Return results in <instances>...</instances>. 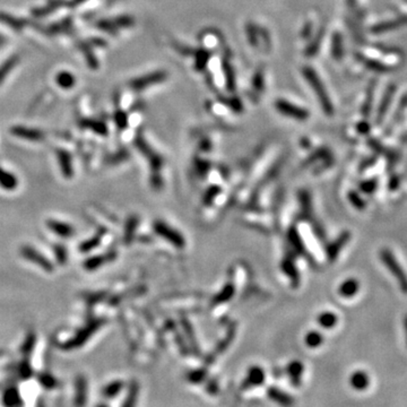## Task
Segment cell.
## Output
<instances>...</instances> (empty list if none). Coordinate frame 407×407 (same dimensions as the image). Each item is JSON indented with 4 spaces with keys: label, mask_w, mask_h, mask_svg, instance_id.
Returning a JSON list of instances; mask_svg holds the SVG:
<instances>
[{
    "label": "cell",
    "mask_w": 407,
    "mask_h": 407,
    "mask_svg": "<svg viewBox=\"0 0 407 407\" xmlns=\"http://www.w3.org/2000/svg\"><path fill=\"white\" fill-rule=\"evenodd\" d=\"M302 73H303V76H305V78L308 81V83L310 84V86L313 90V92H315V94L317 95L318 100H319L320 105L322 106L324 111L328 114L333 113V105H331L329 96H328V94H327L326 88L324 86V84H322L321 79L316 74L315 70L310 67H305L302 70Z\"/></svg>",
    "instance_id": "cell-1"
},
{
    "label": "cell",
    "mask_w": 407,
    "mask_h": 407,
    "mask_svg": "<svg viewBox=\"0 0 407 407\" xmlns=\"http://www.w3.org/2000/svg\"><path fill=\"white\" fill-rule=\"evenodd\" d=\"M379 257H380L382 264L386 266L387 269L389 270L391 275L396 278L397 283L399 285L400 291L404 294H407V274L395 258L392 251L387 249V248H383V249H381L380 252H379Z\"/></svg>",
    "instance_id": "cell-2"
},
{
    "label": "cell",
    "mask_w": 407,
    "mask_h": 407,
    "mask_svg": "<svg viewBox=\"0 0 407 407\" xmlns=\"http://www.w3.org/2000/svg\"><path fill=\"white\" fill-rule=\"evenodd\" d=\"M166 77L167 75L165 72H154L151 74L144 75V76L134 78L133 81L129 83V85L134 91H142L144 88L163 83L166 79Z\"/></svg>",
    "instance_id": "cell-3"
},
{
    "label": "cell",
    "mask_w": 407,
    "mask_h": 407,
    "mask_svg": "<svg viewBox=\"0 0 407 407\" xmlns=\"http://www.w3.org/2000/svg\"><path fill=\"white\" fill-rule=\"evenodd\" d=\"M276 110L280 113L289 117V118L296 119L299 121H305L309 118V112L307 110L303 109L301 106H298L296 104H293L291 102H287L283 99L277 100L275 103Z\"/></svg>",
    "instance_id": "cell-4"
},
{
    "label": "cell",
    "mask_w": 407,
    "mask_h": 407,
    "mask_svg": "<svg viewBox=\"0 0 407 407\" xmlns=\"http://www.w3.org/2000/svg\"><path fill=\"white\" fill-rule=\"evenodd\" d=\"M265 378H266V376H265V371L263 370V369L258 366L251 367L249 370H248L247 378L245 379V381H243V383H242L241 389L247 390L252 387L261 386L265 382Z\"/></svg>",
    "instance_id": "cell-5"
},
{
    "label": "cell",
    "mask_w": 407,
    "mask_h": 407,
    "mask_svg": "<svg viewBox=\"0 0 407 407\" xmlns=\"http://www.w3.org/2000/svg\"><path fill=\"white\" fill-rule=\"evenodd\" d=\"M45 34L55 35V34H72L74 32V22L72 17H66L65 20L59 21L57 23H52L48 26H44L42 30Z\"/></svg>",
    "instance_id": "cell-6"
},
{
    "label": "cell",
    "mask_w": 407,
    "mask_h": 407,
    "mask_svg": "<svg viewBox=\"0 0 407 407\" xmlns=\"http://www.w3.org/2000/svg\"><path fill=\"white\" fill-rule=\"evenodd\" d=\"M267 395L271 400L282 407H292L294 405L293 397L288 395L287 392L278 389L277 387H269L267 389Z\"/></svg>",
    "instance_id": "cell-7"
},
{
    "label": "cell",
    "mask_w": 407,
    "mask_h": 407,
    "mask_svg": "<svg viewBox=\"0 0 407 407\" xmlns=\"http://www.w3.org/2000/svg\"><path fill=\"white\" fill-rule=\"evenodd\" d=\"M350 385L357 391H364L370 386V378L369 374L363 370H358L351 374Z\"/></svg>",
    "instance_id": "cell-8"
},
{
    "label": "cell",
    "mask_w": 407,
    "mask_h": 407,
    "mask_svg": "<svg viewBox=\"0 0 407 407\" xmlns=\"http://www.w3.org/2000/svg\"><path fill=\"white\" fill-rule=\"evenodd\" d=\"M303 370H305V368H303V364L300 361H293L287 366L286 372L288 374L289 381L294 387H299L301 385Z\"/></svg>",
    "instance_id": "cell-9"
},
{
    "label": "cell",
    "mask_w": 407,
    "mask_h": 407,
    "mask_svg": "<svg viewBox=\"0 0 407 407\" xmlns=\"http://www.w3.org/2000/svg\"><path fill=\"white\" fill-rule=\"evenodd\" d=\"M360 283L357 278H347L339 285L338 293L340 297L345 299H350L354 297L359 292Z\"/></svg>",
    "instance_id": "cell-10"
},
{
    "label": "cell",
    "mask_w": 407,
    "mask_h": 407,
    "mask_svg": "<svg viewBox=\"0 0 407 407\" xmlns=\"http://www.w3.org/2000/svg\"><path fill=\"white\" fill-rule=\"evenodd\" d=\"M0 22L13 29L14 31H22L27 25V21L23 18H17L7 13H0Z\"/></svg>",
    "instance_id": "cell-11"
},
{
    "label": "cell",
    "mask_w": 407,
    "mask_h": 407,
    "mask_svg": "<svg viewBox=\"0 0 407 407\" xmlns=\"http://www.w3.org/2000/svg\"><path fill=\"white\" fill-rule=\"evenodd\" d=\"M77 46L79 48V50L82 51L84 53V57H85L86 63L88 65V67L91 69H97L99 68V62H97L96 57L93 53V46L88 43L87 41L85 42H78Z\"/></svg>",
    "instance_id": "cell-12"
},
{
    "label": "cell",
    "mask_w": 407,
    "mask_h": 407,
    "mask_svg": "<svg viewBox=\"0 0 407 407\" xmlns=\"http://www.w3.org/2000/svg\"><path fill=\"white\" fill-rule=\"evenodd\" d=\"M64 4H65V0H49L48 4H46L45 6L33 9V11H32V15L35 17H43L45 15H49V14L57 11V9L60 6H63Z\"/></svg>",
    "instance_id": "cell-13"
},
{
    "label": "cell",
    "mask_w": 407,
    "mask_h": 407,
    "mask_svg": "<svg viewBox=\"0 0 407 407\" xmlns=\"http://www.w3.org/2000/svg\"><path fill=\"white\" fill-rule=\"evenodd\" d=\"M18 63H20V55L14 54L0 65V84L4 83L5 79L12 73V70L17 66Z\"/></svg>",
    "instance_id": "cell-14"
},
{
    "label": "cell",
    "mask_w": 407,
    "mask_h": 407,
    "mask_svg": "<svg viewBox=\"0 0 407 407\" xmlns=\"http://www.w3.org/2000/svg\"><path fill=\"white\" fill-rule=\"evenodd\" d=\"M138 395H139V386L136 381H133L130 383L129 389L127 392V396L123 403V407H136L138 400Z\"/></svg>",
    "instance_id": "cell-15"
},
{
    "label": "cell",
    "mask_w": 407,
    "mask_h": 407,
    "mask_svg": "<svg viewBox=\"0 0 407 407\" xmlns=\"http://www.w3.org/2000/svg\"><path fill=\"white\" fill-rule=\"evenodd\" d=\"M55 83L58 84V86L64 88V90H69V88L75 86L76 78L69 72H60L55 76Z\"/></svg>",
    "instance_id": "cell-16"
},
{
    "label": "cell",
    "mask_w": 407,
    "mask_h": 407,
    "mask_svg": "<svg viewBox=\"0 0 407 407\" xmlns=\"http://www.w3.org/2000/svg\"><path fill=\"white\" fill-rule=\"evenodd\" d=\"M123 389H124V382L121 380H115L103 388L102 394L105 397V398L112 399V398H114L117 395H119Z\"/></svg>",
    "instance_id": "cell-17"
},
{
    "label": "cell",
    "mask_w": 407,
    "mask_h": 407,
    "mask_svg": "<svg viewBox=\"0 0 407 407\" xmlns=\"http://www.w3.org/2000/svg\"><path fill=\"white\" fill-rule=\"evenodd\" d=\"M96 27L99 30L105 32V33H109L111 35H117L120 31L113 20H105V18L97 21Z\"/></svg>",
    "instance_id": "cell-18"
},
{
    "label": "cell",
    "mask_w": 407,
    "mask_h": 407,
    "mask_svg": "<svg viewBox=\"0 0 407 407\" xmlns=\"http://www.w3.org/2000/svg\"><path fill=\"white\" fill-rule=\"evenodd\" d=\"M12 132L20 136V137H24L27 139H32V140H39L42 138V134L39 132V130H34V129H26V128H23V127H14L12 129Z\"/></svg>",
    "instance_id": "cell-19"
},
{
    "label": "cell",
    "mask_w": 407,
    "mask_h": 407,
    "mask_svg": "<svg viewBox=\"0 0 407 407\" xmlns=\"http://www.w3.org/2000/svg\"><path fill=\"white\" fill-rule=\"evenodd\" d=\"M318 321H319V324L321 325V327H324V328L327 329H330L335 327V325L337 324V316L335 315L333 312H322L321 315L318 318Z\"/></svg>",
    "instance_id": "cell-20"
},
{
    "label": "cell",
    "mask_w": 407,
    "mask_h": 407,
    "mask_svg": "<svg viewBox=\"0 0 407 407\" xmlns=\"http://www.w3.org/2000/svg\"><path fill=\"white\" fill-rule=\"evenodd\" d=\"M86 401V385L85 381L79 380L77 383V389H76V396H75V404L77 407L83 406Z\"/></svg>",
    "instance_id": "cell-21"
},
{
    "label": "cell",
    "mask_w": 407,
    "mask_h": 407,
    "mask_svg": "<svg viewBox=\"0 0 407 407\" xmlns=\"http://www.w3.org/2000/svg\"><path fill=\"white\" fill-rule=\"evenodd\" d=\"M324 341V337H322L320 333L318 331H310V333L307 334L306 336V345L309 346L311 348L319 347Z\"/></svg>",
    "instance_id": "cell-22"
},
{
    "label": "cell",
    "mask_w": 407,
    "mask_h": 407,
    "mask_svg": "<svg viewBox=\"0 0 407 407\" xmlns=\"http://www.w3.org/2000/svg\"><path fill=\"white\" fill-rule=\"evenodd\" d=\"M348 239H350V233L348 232H345V233H343V235H341L338 239H337V241H336L335 243H334V246L330 248V250H329V252H330V256L333 257V258H335L336 256L338 255V251L340 250V248L343 247L346 242L348 241Z\"/></svg>",
    "instance_id": "cell-23"
},
{
    "label": "cell",
    "mask_w": 407,
    "mask_h": 407,
    "mask_svg": "<svg viewBox=\"0 0 407 407\" xmlns=\"http://www.w3.org/2000/svg\"><path fill=\"white\" fill-rule=\"evenodd\" d=\"M114 23L118 26V29H128V27H132L135 24V21L132 16H127V15H123V16H118V17H114L113 18Z\"/></svg>",
    "instance_id": "cell-24"
},
{
    "label": "cell",
    "mask_w": 407,
    "mask_h": 407,
    "mask_svg": "<svg viewBox=\"0 0 407 407\" xmlns=\"http://www.w3.org/2000/svg\"><path fill=\"white\" fill-rule=\"evenodd\" d=\"M20 400V394L15 389H9L7 390L6 394L4 395V401L7 406H13L16 405Z\"/></svg>",
    "instance_id": "cell-25"
},
{
    "label": "cell",
    "mask_w": 407,
    "mask_h": 407,
    "mask_svg": "<svg viewBox=\"0 0 407 407\" xmlns=\"http://www.w3.org/2000/svg\"><path fill=\"white\" fill-rule=\"evenodd\" d=\"M83 125L85 126V127L93 129L94 132L96 133H105V126L103 125L100 121H96V120H91V119H85L83 120Z\"/></svg>",
    "instance_id": "cell-26"
},
{
    "label": "cell",
    "mask_w": 407,
    "mask_h": 407,
    "mask_svg": "<svg viewBox=\"0 0 407 407\" xmlns=\"http://www.w3.org/2000/svg\"><path fill=\"white\" fill-rule=\"evenodd\" d=\"M377 188H378L377 179L366 180V181H363L361 185H360V189H361V191H363V193H366V194H372L377 190Z\"/></svg>",
    "instance_id": "cell-27"
},
{
    "label": "cell",
    "mask_w": 407,
    "mask_h": 407,
    "mask_svg": "<svg viewBox=\"0 0 407 407\" xmlns=\"http://www.w3.org/2000/svg\"><path fill=\"white\" fill-rule=\"evenodd\" d=\"M348 199L350 202L353 204L354 207H357L358 209H364L366 208V203H364V200L360 197L358 193H355V191H351L348 194Z\"/></svg>",
    "instance_id": "cell-28"
},
{
    "label": "cell",
    "mask_w": 407,
    "mask_h": 407,
    "mask_svg": "<svg viewBox=\"0 0 407 407\" xmlns=\"http://www.w3.org/2000/svg\"><path fill=\"white\" fill-rule=\"evenodd\" d=\"M206 378V372L204 370H195L193 372H190L188 376H187V379H188V381L193 382V383H199V382H203Z\"/></svg>",
    "instance_id": "cell-29"
},
{
    "label": "cell",
    "mask_w": 407,
    "mask_h": 407,
    "mask_svg": "<svg viewBox=\"0 0 407 407\" xmlns=\"http://www.w3.org/2000/svg\"><path fill=\"white\" fill-rule=\"evenodd\" d=\"M114 117H115L117 125L120 126L121 128H124V126H126V124H127V115H126L125 112L121 111V110H118L115 112Z\"/></svg>",
    "instance_id": "cell-30"
},
{
    "label": "cell",
    "mask_w": 407,
    "mask_h": 407,
    "mask_svg": "<svg viewBox=\"0 0 407 407\" xmlns=\"http://www.w3.org/2000/svg\"><path fill=\"white\" fill-rule=\"evenodd\" d=\"M400 184H401L400 176L394 175V176H391L390 180H389V184H388V187H389V189L391 191H394V190H396L397 188H398V187L400 186Z\"/></svg>",
    "instance_id": "cell-31"
},
{
    "label": "cell",
    "mask_w": 407,
    "mask_h": 407,
    "mask_svg": "<svg viewBox=\"0 0 407 407\" xmlns=\"http://www.w3.org/2000/svg\"><path fill=\"white\" fill-rule=\"evenodd\" d=\"M87 42H88V43H90L92 46H100V48H103V46L106 45L105 41L100 39V37H93V39L88 40Z\"/></svg>",
    "instance_id": "cell-32"
},
{
    "label": "cell",
    "mask_w": 407,
    "mask_h": 407,
    "mask_svg": "<svg viewBox=\"0 0 407 407\" xmlns=\"http://www.w3.org/2000/svg\"><path fill=\"white\" fill-rule=\"evenodd\" d=\"M207 391L209 392V394H212V395L216 394V392L218 391V385H217V383L215 381H210V383L207 386Z\"/></svg>",
    "instance_id": "cell-33"
},
{
    "label": "cell",
    "mask_w": 407,
    "mask_h": 407,
    "mask_svg": "<svg viewBox=\"0 0 407 407\" xmlns=\"http://www.w3.org/2000/svg\"><path fill=\"white\" fill-rule=\"evenodd\" d=\"M86 0H70V2L68 3V5L69 6H72V7H76V6H78V5H81V4H83V3H85Z\"/></svg>",
    "instance_id": "cell-34"
},
{
    "label": "cell",
    "mask_w": 407,
    "mask_h": 407,
    "mask_svg": "<svg viewBox=\"0 0 407 407\" xmlns=\"http://www.w3.org/2000/svg\"><path fill=\"white\" fill-rule=\"evenodd\" d=\"M404 330H405V339H406V346H407V313L404 317Z\"/></svg>",
    "instance_id": "cell-35"
},
{
    "label": "cell",
    "mask_w": 407,
    "mask_h": 407,
    "mask_svg": "<svg viewBox=\"0 0 407 407\" xmlns=\"http://www.w3.org/2000/svg\"><path fill=\"white\" fill-rule=\"evenodd\" d=\"M6 44V39H5V36L0 34V48H3V46Z\"/></svg>",
    "instance_id": "cell-36"
},
{
    "label": "cell",
    "mask_w": 407,
    "mask_h": 407,
    "mask_svg": "<svg viewBox=\"0 0 407 407\" xmlns=\"http://www.w3.org/2000/svg\"><path fill=\"white\" fill-rule=\"evenodd\" d=\"M96 407H109V406H106L105 404H99V405H96Z\"/></svg>",
    "instance_id": "cell-37"
}]
</instances>
